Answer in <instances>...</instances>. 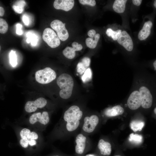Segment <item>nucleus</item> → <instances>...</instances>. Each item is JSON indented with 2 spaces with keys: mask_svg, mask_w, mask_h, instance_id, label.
Here are the masks:
<instances>
[{
  "mask_svg": "<svg viewBox=\"0 0 156 156\" xmlns=\"http://www.w3.org/2000/svg\"><path fill=\"white\" fill-rule=\"evenodd\" d=\"M84 114L78 105L70 106L55 126L51 134L52 138L65 141L75 136L80 131Z\"/></svg>",
  "mask_w": 156,
  "mask_h": 156,
  "instance_id": "obj_1",
  "label": "nucleus"
},
{
  "mask_svg": "<svg viewBox=\"0 0 156 156\" xmlns=\"http://www.w3.org/2000/svg\"><path fill=\"white\" fill-rule=\"evenodd\" d=\"M57 85L61 90L59 95L61 98L67 99L71 96L74 86V81L70 75L62 73L58 77L57 80Z\"/></svg>",
  "mask_w": 156,
  "mask_h": 156,
  "instance_id": "obj_2",
  "label": "nucleus"
},
{
  "mask_svg": "<svg viewBox=\"0 0 156 156\" xmlns=\"http://www.w3.org/2000/svg\"><path fill=\"white\" fill-rule=\"evenodd\" d=\"M100 122L99 117L96 114H84L80 132L88 136L96 129Z\"/></svg>",
  "mask_w": 156,
  "mask_h": 156,
  "instance_id": "obj_3",
  "label": "nucleus"
},
{
  "mask_svg": "<svg viewBox=\"0 0 156 156\" xmlns=\"http://www.w3.org/2000/svg\"><path fill=\"white\" fill-rule=\"evenodd\" d=\"M29 123L32 125L36 126L38 130L43 131L49 124L50 116L48 112L44 111L34 113L29 117Z\"/></svg>",
  "mask_w": 156,
  "mask_h": 156,
  "instance_id": "obj_4",
  "label": "nucleus"
},
{
  "mask_svg": "<svg viewBox=\"0 0 156 156\" xmlns=\"http://www.w3.org/2000/svg\"><path fill=\"white\" fill-rule=\"evenodd\" d=\"M19 134V143L24 148H27L29 146H33L38 143L39 135L35 131L27 128H24L21 130Z\"/></svg>",
  "mask_w": 156,
  "mask_h": 156,
  "instance_id": "obj_5",
  "label": "nucleus"
},
{
  "mask_svg": "<svg viewBox=\"0 0 156 156\" xmlns=\"http://www.w3.org/2000/svg\"><path fill=\"white\" fill-rule=\"evenodd\" d=\"M56 77L55 72L49 67H46L37 71L35 75L36 81L43 84H47L51 82L55 79Z\"/></svg>",
  "mask_w": 156,
  "mask_h": 156,
  "instance_id": "obj_6",
  "label": "nucleus"
},
{
  "mask_svg": "<svg viewBox=\"0 0 156 156\" xmlns=\"http://www.w3.org/2000/svg\"><path fill=\"white\" fill-rule=\"evenodd\" d=\"M75 137V151L79 155H82L90 145V141L88 136L79 132Z\"/></svg>",
  "mask_w": 156,
  "mask_h": 156,
  "instance_id": "obj_7",
  "label": "nucleus"
},
{
  "mask_svg": "<svg viewBox=\"0 0 156 156\" xmlns=\"http://www.w3.org/2000/svg\"><path fill=\"white\" fill-rule=\"evenodd\" d=\"M42 38L51 48H56L60 44V39L54 31L51 28H47L44 29L43 33Z\"/></svg>",
  "mask_w": 156,
  "mask_h": 156,
  "instance_id": "obj_8",
  "label": "nucleus"
},
{
  "mask_svg": "<svg viewBox=\"0 0 156 156\" xmlns=\"http://www.w3.org/2000/svg\"><path fill=\"white\" fill-rule=\"evenodd\" d=\"M65 25V23H64L57 19L53 20L50 24L51 28L56 31L60 39L62 41L66 40L69 37L68 33L66 28Z\"/></svg>",
  "mask_w": 156,
  "mask_h": 156,
  "instance_id": "obj_9",
  "label": "nucleus"
},
{
  "mask_svg": "<svg viewBox=\"0 0 156 156\" xmlns=\"http://www.w3.org/2000/svg\"><path fill=\"white\" fill-rule=\"evenodd\" d=\"M47 103V100L44 98L40 97L34 101L27 102L25 106V109L28 113L35 112L38 108L44 107Z\"/></svg>",
  "mask_w": 156,
  "mask_h": 156,
  "instance_id": "obj_10",
  "label": "nucleus"
},
{
  "mask_svg": "<svg viewBox=\"0 0 156 156\" xmlns=\"http://www.w3.org/2000/svg\"><path fill=\"white\" fill-rule=\"evenodd\" d=\"M139 92L141 100V106L144 108H148L152 105V96L148 89L142 86L140 87Z\"/></svg>",
  "mask_w": 156,
  "mask_h": 156,
  "instance_id": "obj_11",
  "label": "nucleus"
},
{
  "mask_svg": "<svg viewBox=\"0 0 156 156\" xmlns=\"http://www.w3.org/2000/svg\"><path fill=\"white\" fill-rule=\"evenodd\" d=\"M141 100L139 91L133 92L129 96L127 101V105L130 109L134 110L138 108L141 106Z\"/></svg>",
  "mask_w": 156,
  "mask_h": 156,
  "instance_id": "obj_12",
  "label": "nucleus"
},
{
  "mask_svg": "<svg viewBox=\"0 0 156 156\" xmlns=\"http://www.w3.org/2000/svg\"><path fill=\"white\" fill-rule=\"evenodd\" d=\"M117 40L118 43L122 46L127 51H130L132 50L133 44L132 39L126 31H122Z\"/></svg>",
  "mask_w": 156,
  "mask_h": 156,
  "instance_id": "obj_13",
  "label": "nucleus"
},
{
  "mask_svg": "<svg viewBox=\"0 0 156 156\" xmlns=\"http://www.w3.org/2000/svg\"><path fill=\"white\" fill-rule=\"evenodd\" d=\"M74 5L73 0H55L53 3L54 8L57 10L68 11L72 9Z\"/></svg>",
  "mask_w": 156,
  "mask_h": 156,
  "instance_id": "obj_14",
  "label": "nucleus"
},
{
  "mask_svg": "<svg viewBox=\"0 0 156 156\" xmlns=\"http://www.w3.org/2000/svg\"><path fill=\"white\" fill-rule=\"evenodd\" d=\"M97 147L101 155H110L112 151L111 145L109 142L101 139L99 141Z\"/></svg>",
  "mask_w": 156,
  "mask_h": 156,
  "instance_id": "obj_15",
  "label": "nucleus"
},
{
  "mask_svg": "<svg viewBox=\"0 0 156 156\" xmlns=\"http://www.w3.org/2000/svg\"><path fill=\"white\" fill-rule=\"evenodd\" d=\"M153 23L150 21L145 22L142 29L139 31L138 34V38L142 40L146 39L150 35L151 29Z\"/></svg>",
  "mask_w": 156,
  "mask_h": 156,
  "instance_id": "obj_16",
  "label": "nucleus"
},
{
  "mask_svg": "<svg viewBox=\"0 0 156 156\" xmlns=\"http://www.w3.org/2000/svg\"><path fill=\"white\" fill-rule=\"evenodd\" d=\"M124 112L123 108L118 105L106 109L104 112V114L107 117L115 116L122 115Z\"/></svg>",
  "mask_w": 156,
  "mask_h": 156,
  "instance_id": "obj_17",
  "label": "nucleus"
},
{
  "mask_svg": "<svg viewBox=\"0 0 156 156\" xmlns=\"http://www.w3.org/2000/svg\"><path fill=\"white\" fill-rule=\"evenodd\" d=\"M82 48V46L81 44H79L75 47H67L63 50L62 53L66 57L71 59L74 58L75 56V51H80Z\"/></svg>",
  "mask_w": 156,
  "mask_h": 156,
  "instance_id": "obj_18",
  "label": "nucleus"
},
{
  "mask_svg": "<svg viewBox=\"0 0 156 156\" xmlns=\"http://www.w3.org/2000/svg\"><path fill=\"white\" fill-rule=\"evenodd\" d=\"M127 0H116L114 1L113 5L114 10L118 13L123 12L125 10Z\"/></svg>",
  "mask_w": 156,
  "mask_h": 156,
  "instance_id": "obj_19",
  "label": "nucleus"
},
{
  "mask_svg": "<svg viewBox=\"0 0 156 156\" xmlns=\"http://www.w3.org/2000/svg\"><path fill=\"white\" fill-rule=\"evenodd\" d=\"M100 36L99 34H97L93 38H87L86 40V43L87 46L90 49L95 48L97 46Z\"/></svg>",
  "mask_w": 156,
  "mask_h": 156,
  "instance_id": "obj_20",
  "label": "nucleus"
},
{
  "mask_svg": "<svg viewBox=\"0 0 156 156\" xmlns=\"http://www.w3.org/2000/svg\"><path fill=\"white\" fill-rule=\"evenodd\" d=\"M26 3L24 0H19L16 2L12 6L14 11L18 14H21L24 10Z\"/></svg>",
  "mask_w": 156,
  "mask_h": 156,
  "instance_id": "obj_21",
  "label": "nucleus"
},
{
  "mask_svg": "<svg viewBox=\"0 0 156 156\" xmlns=\"http://www.w3.org/2000/svg\"><path fill=\"white\" fill-rule=\"evenodd\" d=\"M144 122L140 120H133L130 123V126L134 131H140L143 127Z\"/></svg>",
  "mask_w": 156,
  "mask_h": 156,
  "instance_id": "obj_22",
  "label": "nucleus"
},
{
  "mask_svg": "<svg viewBox=\"0 0 156 156\" xmlns=\"http://www.w3.org/2000/svg\"><path fill=\"white\" fill-rule=\"evenodd\" d=\"M121 32V30L118 29L114 31L110 28L107 29L106 32L107 35L109 37L111 36L114 40H117Z\"/></svg>",
  "mask_w": 156,
  "mask_h": 156,
  "instance_id": "obj_23",
  "label": "nucleus"
},
{
  "mask_svg": "<svg viewBox=\"0 0 156 156\" xmlns=\"http://www.w3.org/2000/svg\"><path fill=\"white\" fill-rule=\"evenodd\" d=\"M142 137L141 135L132 133L129 135V140L132 143L139 144L142 142Z\"/></svg>",
  "mask_w": 156,
  "mask_h": 156,
  "instance_id": "obj_24",
  "label": "nucleus"
},
{
  "mask_svg": "<svg viewBox=\"0 0 156 156\" xmlns=\"http://www.w3.org/2000/svg\"><path fill=\"white\" fill-rule=\"evenodd\" d=\"M27 38L26 41L28 43L30 42L31 44L33 46H36L37 44V38L36 36L34 34L28 32L27 34Z\"/></svg>",
  "mask_w": 156,
  "mask_h": 156,
  "instance_id": "obj_25",
  "label": "nucleus"
},
{
  "mask_svg": "<svg viewBox=\"0 0 156 156\" xmlns=\"http://www.w3.org/2000/svg\"><path fill=\"white\" fill-rule=\"evenodd\" d=\"M8 25L6 21L3 19L0 18V33L4 34L8 31Z\"/></svg>",
  "mask_w": 156,
  "mask_h": 156,
  "instance_id": "obj_26",
  "label": "nucleus"
},
{
  "mask_svg": "<svg viewBox=\"0 0 156 156\" xmlns=\"http://www.w3.org/2000/svg\"><path fill=\"white\" fill-rule=\"evenodd\" d=\"M10 63L13 67L15 66L17 64V59L15 52L11 50L9 55Z\"/></svg>",
  "mask_w": 156,
  "mask_h": 156,
  "instance_id": "obj_27",
  "label": "nucleus"
},
{
  "mask_svg": "<svg viewBox=\"0 0 156 156\" xmlns=\"http://www.w3.org/2000/svg\"><path fill=\"white\" fill-rule=\"evenodd\" d=\"M77 71L80 74H82L88 68L82 62H79L77 65Z\"/></svg>",
  "mask_w": 156,
  "mask_h": 156,
  "instance_id": "obj_28",
  "label": "nucleus"
},
{
  "mask_svg": "<svg viewBox=\"0 0 156 156\" xmlns=\"http://www.w3.org/2000/svg\"><path fill=\"white\" fill-rule=\"evenodd\" d=\"M92 77V72L90 68H87L82 77V79L83 81H87L91 79Z\"/></svg>",
  "mask_w": 156,
  "mask_h": 156,
  "instance_id": "obj_29",
  "label": "nucleus"
},
{
  "mask_svg": "<svg viewBox=\"0 0 156 156\" xmlns=\"http://www.w3.org/2000/svg\"><path fill=\"white\" fill-rule=\"evenodd\" d=\"M80 3L83 5H87L91 6H94L96 4V2L94 0H79Z\"/></svg>",
  "mask_w": 156,
  "mask_h": 156,
  "instance_id": "obj_30",
  "label": "nucleus"
},
{
  "mask_svg": "<svg viewBox=\"0 0 156 156\" xmlns=\"http://www.w3.org/2000/svg\"><path fill=\"white\" fill-rule=\"evenodd\" d=\"M22 26L20 23H17L16 25V34L18 35H21L23 34V31L21 29Z\"/></svg>",
  "mask_w": 156,
  "mask_h": 156,
  "instance_id": "obj_31",
  "label": "nucleus"
},
{
  "mask_svg": "<svg viewBox=\"0 0 156 156\" xmlns=\"http://www.w3.org/2000/svg\"><path fill=\"white\" fill-rule=\"evenodd\" d=\"M81 62L88 67L90 65V60L89 57H84L82 59Z\"/></svg>",
  "mask_w": 156,
  "mask_h": 156,
  "instance_id": "obj_32",
  "label": "nucleus"
},
{
  "mask_svg": "<svg viewBox=\"0 0 156 156\" xmlns=\"http://www.w3.org/2000/svg\"><path fill=\"white\" fill-rule=\"evenodd\" d=\"M87 34L90 38H93L96 34V32L94 30L92 29L89 30Z\"/></svg>",
  "mask_w": 156,
  "mask_h": 156,
  "instance_id": "obj_33",
  "label": "nucleus"
},
{
  "mask_svg": "<svg viewBox=\"0 0 156 156\" xmlns=\"http://www.w3.org/2000/svg\"><path fill=\"white\" fill-rule=\"evenodd\" d=\"M22 20L25 25L27 26L29 24V18L25 15H23L22 17Z\"/></svg>",
  "mask_w": 156,
  "mask_h": 156,
  "instance_id": "obj_34",
  "label": "nucleus"
},
{
  "mask_svg": "<svg viewBox=\"0 0 156 156\" xmlns=\"http://www.w3.org/2000/svg\"><path fill=\"white\" fill-rule=\"evenodd\" d=\"M132 1L133 4L138 6L140 5L142 1V0H133Z\"/></svg>",
  "mask_w": 156,
  "mask_h": 156,
  "instance_id": "obj_35",
  "label": "nucleus"
},
{
  "mask_svg": "<svg viewBox=\"0 0 156 156\" xmlns=\"http://www.w3.org/2000/svg\"><path fill=\"white\" fill-rule=\"evenodd\" d=\"M5 13V10L3 8L0 7V16H3Z\"/></svg>",
  "mask_w": 156,
  "mask_h": 156,
  "instance_id": "obj_36",
  "label": "nucleus"
},
{
  "mask_svg": "<svg viewBox=\"0 0 156 156\" xmlns=\"http://www.w3.org/2000/svg\"><path fill=\"white\" fill-rule=\"evenodd\" d=\"M79 44L78 42H74L72 43V45L73 47H75L78 46Z\"/></svg>",
  "mask_w": 156,
  "mask_h": 156,
  "instance_id": "obj_37",
  "label": "nucleus"
},
{
  "mask_svg": "<svg viewBox=\"0 0 156 156\" xmlns=\"http://www.w3.org/2000/svg\"><path fill=\"white\" fill-rule=\"evenodd\" d=\"M153 66H154L155 70H156V61L155 60L153 64Z\"/></svg>",
  "mask_w": 156,
  "mask_h": 156,
  "instance_id": "obj_38",
  "label": "nucleus"
},
{
  "mask_svg": "<svg viewBox=\"0 0 156 156\" xmlns=\"http://www.w3.org/2000/svg\"><path fill=\"white\" fill-rule=\"evenodd\" d=\"M84 156H96V155L93 154H89L86 155Z\"/></svg>",
  "mask_w": 156,
  "mask_h": 156,
  "instance_id": "obj_39",
  "label": "nucleus"
},
{
  "mask_svg": "<svg viewBox=\"0 0 156 156\" xmlns=\"http://www.w3.org/2000/svg\"><path fill=\"white\" fill-rule=\"evenodd\" d=\"M154 5L155 8H156V0H155L154 2Z\"/></svg>",
  "mask_w": 156,
  "mask_h": 156,
  "instance_id": "obj_40",
  "label": "nucleus"
},
{
  "mask_svg": "<svg viewBox=\"0 0 156 156\" xmlns=\"http://www.w3.org/2000/svg\"><path fill=\"white\" fill-rule=\"evenodd\" d=\"M156 107L154 109V113L155 114H156Z\"/></svg>",
  "mask_w": 156,
  "mask_h": 156,
  "instance_id": "obj_41",
  "label": "nucleus"
},
{
  "mask_svg": "<svg viewBox=\"0 0 156 156\" xmlns=\"http://www.w3.org/2000/svg\"><path fill=\"white\" fill-rule=\"evenodd\" d=\"M52 156H60L59 155H53Z\"/></svg>",
  "mask_w": 156,
  "mask_h": 156,
  "instance_id": "obj_42",
  "label": "nucleus"
},
{
  "mask_svg": "<svg viewBox=\"0 0 156 156\" xmlns=\"http://www.w3.org/2000/svg\"><path fill=\"white\" fill-rule=\"evenodd\" d=\"M1 46L0 45V51H1Z\"/></svg>",
  "mask_w": 156,
  "mask_h": 156,
  "instance_id": "obj_43",
  "label": "nucleus"
},
{
  "mask_svg": "<svg viewBox=\"0 0 156 156\" xmlns=\"http://www.w3.org/2000/svg\"><path fill=\"white\" fill-rule=\"evenodd\" d=\"M115 156H120V155H115Z\"/></svg>",
  "mask_w": 156,
  "mask_h": 156,
  "instance_id": "obj_44",
  "label": "nucleus"
}]
</instances>
